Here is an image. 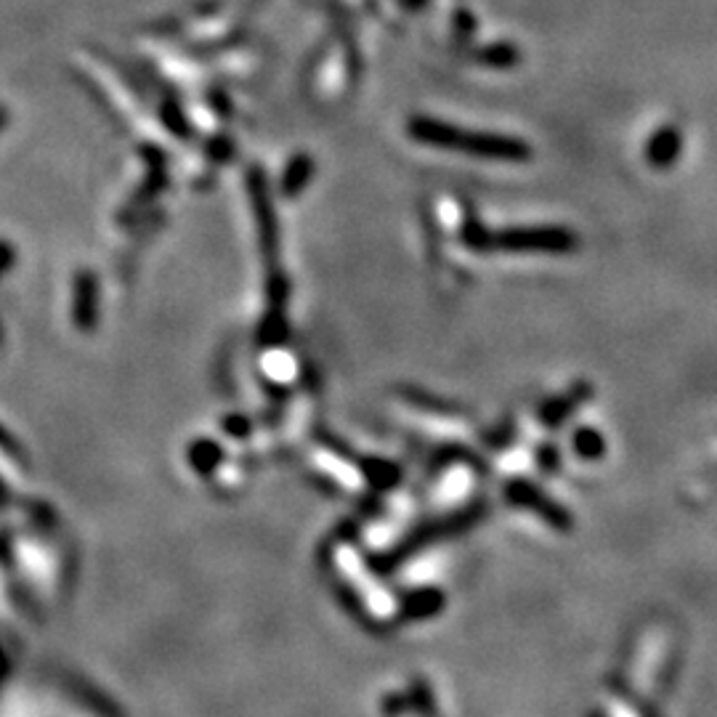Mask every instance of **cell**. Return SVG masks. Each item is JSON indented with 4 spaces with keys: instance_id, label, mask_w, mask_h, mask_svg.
<instances>
[{
    "instance_id": "obj_1",
    "label": "cell",
    "mask_w": 717,
    "mask_h": 717,
    "mask_svg": "<svg viewBox=\"0 0 717 717\" xmlns=\"http://www.w3.org/2000/svg\"><path fill=\"white\" fill-rule=\"evenodd\" d=\"M410 136L414 141L428 144V147L439 149H460V152L471 157H482V160L497 162H524L531 157L529 144L521 138L503 136V134H486V130H465L457 125L444 120H431V117H414L410 123Z\"/></svg>"
},
{
    "instance_id": "obj_2",
    "label": "cell",
    "mask_w": 717,
    "mask_h": 717,
    "mask_svg": "<svg viewBox=\"0 0 717 717\" xmlns=\"http://www.w3.org/2000/svg\"><path fill=\"white\" fill-rule=\"evenodd\" d=\"M577 245H580L577 234L561 226L505 229L489 234V247L510 250V253H571Z\"/></svg>"
},
{
    "instance_id": "obj_3",
    "label": "cell",
    "mask_w": 717,
    "mask_h": 717,
    "mask_svg": "<svg viewBox=\"0 0 717 717\" xmlns=\"http://www.w3.org/2000/svg\"><path fill=\"white\" fill-rule=\"evenodd\" d=\"M508 497L513 499V503L524 505V508H531V510L542 513V516L548 518L550 524H556V526H566V524H569V518H566V510H561L556 503H552V499L545 497L535 484H529V482H513L508 486Z\"/></svg>"
},
{
    "instance_id": "obj_4",
    "label": "cell",
    "mask_w": 717,
    "mask_h": 717,
    "mask_svg": "<svg viewBox=\"0 0 717 717\" xmlns=\"http://www.w3.org/2000/svg\"><path fill=\"white\" fill-rule=\"evenodd\" d=\"M681 149H683L681 130L673 128V125H667V128H660L649 138L646 160L654 168H669L675 166L677 157H681Z\"/></svg>"
},
{
    "instance_id": "obj_5",
    "label": "cell",
    "mask_w": 717,
    "mask_h": 717,
    "mask_svg": "<svg viewBox=\"0 0 717 717\" xmlns=\"http://www.w3.org/2000/svg\"><path fill=\"white\" fill-rule=\"evenodd\" d=\"M590 386H577L574 391H569L566 397H558V399H550L548 404L542 407V412H539V418H542L545 425L556 428L561 425L563 420H569L571 414H574L577 407L582 404V401L590 399Z\"/></svg>"
},
{
    "instance_id": "obj_6",
    "label": "cell",
    "mask_w": 717,
    "mask_h": 717,
    "mask_svg": "<svg viewBox=\"0 0 717 717\" xmlns=\"http://www.w3.org/2000/svg\"><path fill=\"white\" fill-rule=\"evenodd\" d=\"M571 444H574V452L582 460H601L603 455H607V439H603L601 433H598L595 428H590V425L577 428Z\"/></svg>"
}]
</instances>
